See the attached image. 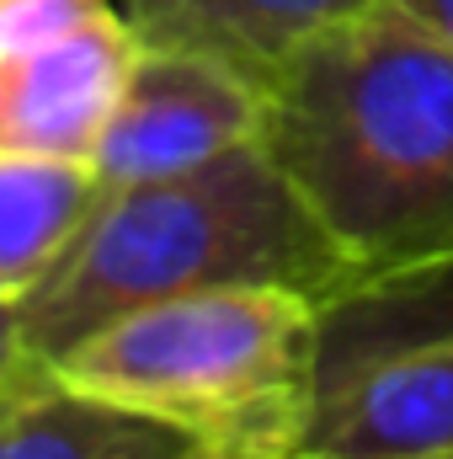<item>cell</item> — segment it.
<instances>
[{"instance_id": "1", "label": "cell", "mask_w": 453, "mask_h": 459, "mask_svg": "<svg viewBox=\"0 0 453 459\" xmlns=\"http://www.w3.org/2000/svg\"><path fill=\"white\" fill-rule=\"evenodd\" d=\"M261 144L352 289L453 262V43L400 0L321 27L272 75Z\"/></svg>"}, {"instance_id": "2", "label": "cell", "mask_w": 453, "mask_h": 459, "mask_svg": "<svg viewBox=\"0 0 453 459\" xmlns=\"http://www.w3.org/2000/svg\"><path fill=\"white\" fill-rule=\"evenodd\" d=\"M225 283L299 289L321 310L352 289V267L261 139L176 177L102 187L54 273L21 299V321L38 363H59L139 305Z\"/></svg>"}, {"instance_id": "3", "label": "cell", "mask_w": 453, "mask_h": 459, "mask_svg": "<svg viewBox=\"0 0 453 459\" xmlns=\"http://www.w3.org/2000/svg\"><path fill=\"white\" fill-rule=\"evenodd\" d=\"M321 299L278 283H225L139 305L97 326L59 379L150 411L219 455H294L315 406Z\"/></svg>"}, {"instance_id": "4", "label": "cell", "mask_w": 453, "mask_h": 459, "mask_svg": "<svg viewBox=\"0 0 453 459\" xmlns=\"http://www.w3.org/2000/svg\"><path fill=\"white\" fill-rule=\"evenodd\" d=\"M133 59L113 0H0V155L91 166Z\"/></svg>"}, {"instance_id": "5", "label": "cell", "mask_w": 453, "mask_h": 459, "mask_svg": "<svg viewBox=\"0 0 453 459\" xmlns=\"http://www.w3.org/2000/svg\"><path fill=\"white\" fill-rule=\"evenodd\" d=\"M261 128H267V86H256L225 59L139 43L123 97L97 139L91 171L102 187L176 177L240 144H256Z\"/></svg>"}, {"instance_id": "6", "label": "cell", "mask_w": 453, "mask_h": 459, "mask_svg": "<svg viewBox=\"0 0 453 459\" xmlns=\"http://www.w3.org/2000/svg\"><path fill=\"white\" fill-rule=\"evenodd\" d=\"M294 459H453V337L379 352L326 385Z\"/></svg>"}, {"instance_id": "7", "label": "cell", "mask_w": 453, "mask_h": 459, "mask_svg": "<svg viewBox=\"0 0 453 459\" xmlns=\"http://www.w3.org/2000/svg\"><path fill=\"white\" fill-rule=\"evenodd\" d=\"M363 5L373 0H123V16L144 48H192L272 86L321 27Z\"/></svg>"}, {"instance_id": "8", "label": "cell", "mask_w": 453, "mask_h": 459, "mask_svg": "<svg viewBox=\"0 0 453 459\" xmlns=\"http://www.w3.org/2000/svg\"><path fill=\"white\" fill-rule=\"evenodd\" d=\"M192 433L43 368L0 401V459H198Z\"/></svg>"}, {"instance_id": "9", "label": "cell", "mask_w": 453, "mask_h": 459, "mask_svg": "<svg viewBox=\"0 0 453 459\" xmlns=\"http://www.w3.org/2000/svg\"><path fill=\"white\" fill-rule=\"evenodd\" d=\"M97 198L102 182L86 160L0 155V299H27L54 273Z\"/></svg>"}, {"instance_id": "10", "label": "cell", "mask_w": 453, "mask_h": 459, "mask_svg": "<svg viewBox=\"0 0 453 459\" xmlns=\"http://www.w3.org/2000/svg\"><path fill=\"white\" fill-rule=\"evenodd\" d=\"M453 337V262H438L411 278L368 283L331 299L321 310V363H315V395L352 374L357 363L395 352V347Z\"/></svg>"}, {"instance_id": "11", "label": "cell", "mask_w": 453, "mask_h": 459, "mask_svg": "<svg viewBox=\"0 0 453 459\" xmlns=\"http://www.w3.org/2000/svg\"><path fill=\"white\" fill-rule=\"evenodd\" d=\"M48 363H38V352L27 342V321H21V299H0V401L16 395L21 385H32Z\"/></svg>"}, {"instance_id": "12", "label": "cell", "mask_w": 453, "mask_h": 459, "mask_svg": "<svg viewBox=\"0 0 453 459\" xmlns=\"http://www.w3.org/2000/svg\"><path fill=\"white\" fill-rule=\"evenodd\" d=\"M400 5H406L411 16H422L432 32H443L453 43V0H400Z\"/></svg>"}, {"instance_id": "13", "label": "cell", "mask_w": 453, "mask_h": 459, "mask_svg": "<svg viewBox=\"0 0 453 459\" xmlns=\"http://www.w3.org/2000/svg\"><path fill=\"white\" fill-rule=\"evenodd\" d=\"M198 459H294V455H219V449H209V455Z\"/></svg>"}]
</instances>
